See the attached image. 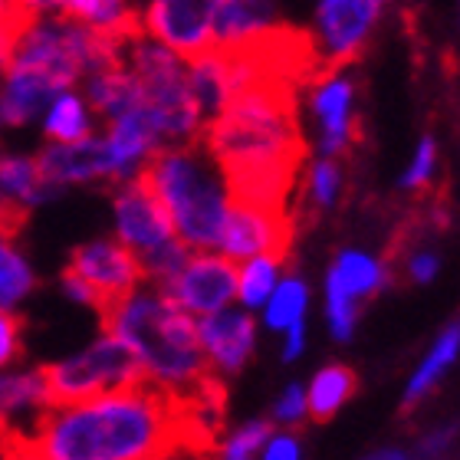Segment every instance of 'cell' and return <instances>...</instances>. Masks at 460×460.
<instances>
[{
    "mask_svg": "<svg viewBox=\"0 0 460 460\" xmlns=\"http://www.w3.org/2000/svg\"><path fill=\"white\" fill-rule=\"evenodd\" d=\"M66 270L96 293L99 306H102L99 323H102L119 303H125V299L132 296L135 289H138V283H145V270H142V263H138V257H135L128 247H122L115 237L79 243V247L69 253Z\"/></svg>",
    "mask_w": 460,
    "mask_h": 460,
    "instance_id": "obj_5",
    "label": "cell"
},
{
    "mask_svg": "<svg viewBox=\"0 0 460 460\" xmlns=\"http://www.w3.org/2000/svg\"><path fill=\"white\" fill-rule=\"evenodd\" d=\"M457 349H460V319H454L451 326H447L441 336H438V342H434L431 355H428V358L421 362V368L414 372L411 385H408V392H404V411H411L414 404H418L424 394L431 392L434 382H438V378L447 372V365L457 358Z\"/></svg>",
    "mask_w": 460,
    "mask_h": 460,
    "instance_id": "obj_20",
    "label": "cell"
},
{
    "mask_svg": "<svg viewBox=\"0 0 460 460\" xmlns=\"http://www.w3.org/2000/svg\"><path fill=\"white\" fill-rule=\"evenodd\" d=\"M277 418L293 424V428H303V421H306V392L299 385H289L283 392V398L277 404Z\"/></svg>",
    "mask_w": 460,
    "mask_h": 460,
    "instance_id": "obj_28",
    "label": "cell"
},
{
    "mask_svg": "<svg viewBox=\"0 0 460 460\" xmlns=\"http://www.w3.org/2000/svg\"><path fill=\"white\" fill-rule=\"evenodd\" d=\"M43 135L49 138V145H76L89 138L93 119H89L86 99L76 93H59L43 115Z\"/></svg>",
    "mask_w": 460,
    "mask_h": 460,
    "instance_id": "obj_19",
    "label": "cell"
},
{
    "mask_svg": "<svg viewBox=\"0 0 460 460\" xmlns=\"http://www.w3.org/2000/svg\"><path fill=\"white\" fill-rule=\"evenodd\" d=\"M63 89L53 79L40 76L33 69L7 66L0 76V122L4 125H30L37 115H47L49 102L59 96Z\"/></svg>",
    "mask_w": 460,
    "mask_h": 460,
    "instance_id": "obj_12",
    "label": "cell"
},
{
    "mask_svg": "<svg viewBox=\"0 0 460 460\" xmlns=\"http://www.w3.org/2000/svg\"><path fill=\"white\" fill-rule=\"evenodd\" d=\"M263 460H299V444L293 434H277L273 441H270L267 454Z\"/></svg>",
    "mask_w": 460,
    "mask_h": 460,
    "instance_id": "obj_32",
    "label": "cell"
},
{
    "mask_svg": "<svg viewBox=\"0 0 460 460\" xmlns=\"http://www.w3.org/2000/svg\"><path fill=\"white\" fill-rule=\"evenodd\" d=\"M270 434H273V424L270 421H253V424H243L227 444H224V454L221 457H230V460H247L250 454L257 451L260 444L267 441Z\"/></svg>",
    "mask_w": 460,
    "mask_h": 460,
    "instance_id": "obj_25",
    "label": "cell"
},
{
    "mask_svg": "<svg viewBox=\"0 0 460 460\" xmlns=\"http://www.w3.org/2000/svg\"><path fill=\"white\" fill-rule=\"evenodd\" d=\"M404 273H408V279H414V283H428V279L438 273V253H431V250H421V253L408 257V267H404Z\"/></svg>",
    "mask_w": 460,
    "mask_h": 460,
    "instance_id": "obj_30",
    "label": "cell"
},
{
    "mask_svg": "<svg viewBox=\"0 0 460 460\" xmlns=\"http://www.w3.org/2000/svg\"><path fill=\"white\" fill-rule=\"evenodd\" d=\"M0 457H7V431L0 428Z\"/></svg>",
    "mask_w": 460,
    "mask_h": 460,
    "instance_id": "obj_35",
    "label": "cell"
},
{
    "mask_svg": "<svg viewBox=\"0 0 460 460\" xmlns=\"http://www.w3.org/2000/svg\"><path fill=\"white\" fill-rule=\"evenodd\" d=\"M270 20H277L270 4H243V0H221V4H211L214 47H230V43L250 37L253 30L267 27Z\"/></svg>",
    "mask_w": 460,
    "mask_h": 460,
    "instance_id": "obj_18",
    "label": "cell"
},
{
    "mask_svg": "<svg viewBox=\"0 0 460 460\" xmlns=\"http://www.w3.org/2000/svg\"><path fill=\"white\" fill-rule=\"evenodd\" d=\"M102 332L138 358L145 378L164 392L191 394L221 382V372L204 355L198 323L162 289H135L102 319Z\"/></svg>",
    "mask_w": 460,
    "mask_h": 460,
    "instance_id": "obj_2",
    "label": "cell"
},
{
    "mask_svg": "<svg viewBox=\"0 0 460 460\" xmlns=\"http://www.w3.org/2000/svg\"><path fill=\"white\" fill-rule=\"evenodd\" d=\"M273 283H277V267L270 260H247L240 267V283L237 293L247 306H260L267 303V296L273 293Z\"/></svg>",
    "mask_w": 460,
    "mask_h": 460,
    "instance_id": "obj_24",
    "label": "cell"
},
{
    "mask_svg": "<svg viewBox=\"0 0 460 460\" xmlns=\"http://www.w3.org/2000/svg\"><path fill=\"white\" fill-rule=\"evenodd\" d=\"M287 332H289V339H287V352L283 355H287V362H293V358L303 352V319H299L296 326H289Z\"/></svg>",
    "mask_w": 460,
    "mask_h": 460,
    "instance_id": "obj_33",
    "label": "cell"
},
{
    "mask_svg": "<svg viewBox=\"0 0 460 460\" xmlns=\"http://www.w3.org/2000/svg\"><path fill=\"white\" fill-rule=\"evenodd\" d=\"M368 460H411L404 451H378V454H372Z\"/></svg>",
    "mask_w": 460,
    "mask_h": 460,
    "instance_id": "obj_34",
    "label": "cell"
},
{
    "mask_svg": "<svg viewBox=\"0 0 460 460\" xmlns=\"http://www.w3.org/2000/svg\"><path fill=\"white\" fill-rule=\"evenodd\" d=\"M253 332H257V323L247 313H214L198 323L204 355L224 375H237L247 365L253 352Z\"/></svg>",
    "mask_w": 460,
    "mask_h": 460,
    "instance_id": "obj_11",
    "label": "cell"
},
{
    "mask_svg": "<svg viewBox=\"0 0 460 460\" xmlns=\"http://www.w3.org/2000/svg\"><path fill=\"white\" fill-rule=\"evenodd\" d=\"M37 158L40 174L53 188H69V184H89V181H115L109 148L102 135H89L76 145H47Z\"/></svg>",
    "mask_w": 460,
    "mask_h": 460,
    "instance_id": "obj_10",
    "label": "cell"
},
{
    "mask_svg": "<svg viewBox=\"0 0 460 460\" xmlns=\"http://www.w3.org/2000/svg\"><path fill=\"white\" fill-rule=\"evenodd\" d=\"M382 17L375 0H326L316 7V43L323 49V83L336 79L349 63H358L372 27ZM319 83V86H323Z\"/></svg>",
    "mask_w": 460,
    "mask_h": 460,
    "instance_id": "obj_6",
    "label": "cell"
},
{
    "mask_svg": "<svg viewBox=\"0 0 460 460\" xmlns=\"http://www.w3.org/2000/svg\"><path fill=\"white\" fill-rule=\"evenodd\" d=\"M201 148H158L138 172L188 250L217 247L227 221V198L201 158Z\"/></svg>",
    "mask_w": 460,
    "mask_h": 460,
    "instance_id": "obj_3",
    "label": "cell"
},
{
    "mask_svg": "<svg viewBox=\"0 0 460 460\" xmlns=\"http://www.w3.org/2000/svg\"><path fill=\"white\" fill-rule=\"evenodd\" d=\"M217 460H230V457H217Z\"/></svg>",
    "mask_w": 460,
    "mask_h": 460,
    "instance_id": "obj_37",
    "label": "cell"
},
{
    "mask_svg": "<svg viewBox=\"0 0 460 460\" xmlns=\"http://www.w3.org/2000/svg\"><path fill=\"white\" fill-rule=\"evenodd\" d=\"M336 194H339V162L323 158V162L313 164V174H309V184H306V198L299 201V214L293 217L296 227L306 221L309 214H316L319 208L336 204Z\"/></svg>",
    "mask_w": 460,
    "mask_h": 460,
    "instance_id": "obj_21",
    "label": "cell"
},
{
    "mask_svg": "<svg viewBox=\"0 0 460 460\" xmlns=\"http://www.w3.org/2000/svg\"><path fill=\"white\" fill-rule=\"evenodd\" d=\"M438 460H441V457H438Z\"/></svg>",
    "mask_w": 460,
    "mask_h": 460,
    "instance_id": "obj_38",
    "label": "cell"
},
{
    "mask_svg": "<svg viewBox=\"0 0 460 460\" xmlns=\"http://www.w3.org/2000/svg\"><path fill=\"white\" fill-rule=\"evenodd\" d=\"M355 392H358V372H355L352 365H326L313 378V388L306 394V414L316 424H326L329 418H336V411Z\"/></svg>",
    "mask_w": 460,
    "mask_h": 460,
    "instance_id": "obj_15",
    "label": "cell"
},
{
    "mask_svg": "<svg viewBox=\"0 0 460 460\" xmlns=\"http://www.w3.org/2000/svg\"><path fill=\"white\" fill-rule=\"evenodd\" d=\"M59 283H63V293H66V296L73 299V303H79V306H89L93 313H96V316L102 313V306H99V299H96V293H93V289H89L79 277H73L69 270H63V277H59Z\"/></svg>",
    "mask_w": 460,
    "mask_h": 460,
    "instance_id": "obj_29",
    "label": "cell"
},
{
    "mask_svg": "<svg viewBox=\"0 0 460 460\" xmlns=\"http://www.w3.org/2000/svg\"><path fill=\"white\" fill-rule=\"evenodd\" d=\"M37 13H40V4H4L0 0V76L10 66L20 37L33 27Z\"/></svg>",
    "mask_w": 460,
    "mask_h": 460,
    "instance_id": "obj_22",
    "label": "cell"
},
{
    "mask_svg": "<svg viewBox=\"0 0 460 460\" xmlns=\"http://www.w3.org/2000/svg\"><path fill=\"white\" fill-rule=\"evenodd\" d=\"M385 283H388V279H385L382 263H375L372 257L355 253V250H342L336 257V263H332V270H329L326 289L358 303V299L378 293ZM358 306H362V303H358Z\"/></svg>",
    "mask_w": 460,
    "mask_h": 460,
    "instance_id": "obj_16",
    "label": "cell"
},
{
    "mask_svg": "<svg viewBox=\"0 0 460 460\" xmlns=\"http://www.w3.org/2000/svg\"><path fill=\"white\" fill-rule=\"evenodd\" d=\"M0 460H13V457H0Z\"/></svg>",
    "mask_w": 460,
    "mask_h": 460,
    "instance_id": "obj_36",
    "label": "cell"
},
{
    "mask_svg": "<svg viewBox=\"0 0 460 460\" xmlns=\"http://www.w3.org/2000/svg\"><path fill=\"white\" fill-rule=\"evenodd\" d=\"M142 27L145 37H152L181 63L214 47L211 4H201V0H155L142 7Z\"/></svg>",
    "mask_w": 460,
    "mask_h": 460,
    "instance_id": "obj_7",
    "label": "cell"
},
{
    "mask_svg": "<svg viewBox=\"0 0 460 460\" xmlns=\"http://www.w3.org/2000/svg\"><path fill=\"white\" fill-rule=\"evenodd\" d=\"M115 208V240L128 247L135 257H145L152 250L164 247L168 240H174L172 221L164 214L162 201L155 198V191L148 188L142 174H135L132 181H125L115 188L112 198Z\"/></svg>",
    "mask_w": 460,
    "mask_h": 460,
    "instance_id": "obj_8",
    "label": "cell"
},
{
    "mask_svg": "<svg viewBox=\"0 0 460 460\" xmlns=\"http://www.w3.org/2000/svg\"><path fill=\"white\" fill-rule=\"evenodd\" d=\"M0 194L7 201L33 211L37 204L53 201L59 194V188H53L40 174L33 155H0Z\"/></svg>",
    "mask_w": 460,
    "mask_h": 460,
    "instance_id": "obj_14",
    "label": "cell"
},
{
    "mask_svg": "<svg viewBox=\"0 0 460 460\" xmlns=\"http://www.w3.org/2000/svg\"><path fill=\"white\" fill-rule=\"evenodd\" d=\"M86 106L93 109V112L106 115L109 122L142 109L138 83H135V76L125 69V63L106 66V69H99V73H93V76H86Z\"/></svg>",
    "mask_w": 460,
    "mask_h": 460,
    "instance_id": "obj_13",
    "label": "cell"
},
{
    "mask_svg": "<svg viewBox=\"0 0 460 460\" xmlns=\"http://www.w3.org/2000/svg\"><path fill=\"white\" fill-rule=\"evenodd\" d=\"M303 309H306V283L296 277H289L283 287L273 293L267 306V326L270 329H289L303 319Z\"/></svg>",
    "mask_w": 460,
    "mask_h": 460,
    "instance_id": "obj_23",
    "label": "cell"
},
{
    "mask_svg": "<svg viewBox=\"0 0 460 460\" xmlns=\"http://www.w3.org/2000/svg\"><path fill=\"white\" fill-rule=\"evenodd\" d=\"M454 434H457V428H444V431H434L431 438H424V441L418 444V457H421V460H438L444 454V447L454 441Z\"/></svg>",
    "mask_w": 460,
    "mask_h": 460,
    "instance_id": "obj_31",
    "label": "cell"
},
{
    "mask_svg": "<svg viewBox=\"0 0 460 460\" xmlns=\"http://www.w3.org/2000/svg\"><path fill=\"white\" fill-rule=\"evenodd\" d=\"M237 283H240L237 263H230L227 257H208V253H201V257L188 260V267L162 293L172 296L188 316L191 313L214 316V313H221L230 299H234Z\"/></svg>",
    "mask_w": 460,
    "mask_h": 460,
    "instance_id": "obj_9",
    "label": "cell"
},
{
    "mask_svg": "<svg viewBox=\"0 0 460 460\" xmlns=\"http://www.w3.org/2000/svg\"><path fill=\"white\" fill-rule=\"evenodd\" d=\"M20 234L0 227V309L13 313L37 289V273L17 243Z\"/></svg>",
    "mask_w": 460,
    "mask_h": 460,
    "instance_id": "obj_17",
    "label": "cell"
},
{
    "mask_svg": "<svg viewBox=\"0 0 460 460\" xmlns=\"http://www.w3.org/2000/svg\"><path fill=\"white\" fill-rule=\"evenodd\" d=\"M40 372L47 382L49 408L93 402L102 394L128 392V388H138V385L148 382L138 358L119 339L106 336V332L93 345H86L79 355L40 365Z\"/></svg>",
    "mask_w": 460,
    "mask_h": 460,
    "instance_id": "obj_4",
    "label": "cell"
},
{
    "mask_svg": "<svg viewBox=\"0 0 460 460\" xmlns=\"http://www.w3.org/2000/svg\"><path fill=\"white\" fill-rule=\"evenodd\" d=\"M434 162H438V148H434V138H421V148H418V155H414L411 168H408V174L402 178V188H424L428 184V178H431L434 172Z\"/></svg>",
    "mask_w": 460,
    "mask_h": 460,
    "instance_id": "obj_27",
    "label": "cell"
},
{
    "mask_svg": "<svg viewBox=\"0 0 460 460\" xmlns=\"http://www.w3.org/2000/svg\"><path fill=\"white\" fill-rule=\"evenodd\" d=\"M23 355V319L0 309V372Z\"/></svg>",
    "mask_w": 460,
    "mask_h": 460,
    "instance_id": "obj_26",
    "label": "cell"
},
{
    "mask_svg": "<svg viewBox=\"0 0 460 460\" xmlns=\"http://www.w3.org/2000/svg\"><path fill=\"white\" fill-rule=\"evenodd\" d=\"M217 53L227 73V102L204 128V152L221 168L227 204L287 214L289 191L309 155L299 128V89L224 49Z\"/></svg>",
    "mask_w": 460,
    "mask_h": 460,
    "instance_id": "obj_1",
    "label": "cell"
}]
</instances>
